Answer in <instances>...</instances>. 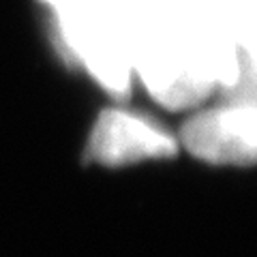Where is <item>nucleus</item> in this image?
<instances>
[{"instance_id":"obj_1","label":"nucleus","mask_w":257,"mask_h":257,"mask_svg":"<svg viewBox=\"0 0 257 257\" xmlns=\"http://www.w3.org/2000/svg\"><path fill=\"white\" fill-rule=\"evenodd\" d=\"M133 73L170 109L195 107L216 90L255 103V52L159 0H133Z\"/></svg>"},{"instance_id":"obj_2","label":"nucleus","mask_w":257,"mask_h":257,"mask_svg":"<svg viewBox=\"0 0 257 257\" xmlns=\"http://www.w3.org/2000/svg\"><path fill=\"white\" fill-rule=\"evenodd\" d=\"M67 50L114 96L133 79V0H43Z\"/></svg>"},{"instance_id":"obj_3","label":"nucleus","mask_w":257,"mask_h":257,"mask_svg":"<svg viewBox=\"0 0 257 257\" xmlns=\"http://www.w3.org/2000/svg\"><path fill=\"white\" fill-rule=\"evenodd\" d=\"M180 140L193 157L212 165H251L257 150L255 103L225 101L189 118Z\"/></svg>"},{"instance_id":"obj_4","label":"nucleus","mask_w":257,"mask_h":257,"mask_svg":"<svg viewBox=\"0 0 257 257\" xmlns=\"http://www.w3.org/2000/svg\"><path fill=\"white\" fill-rule=\"evenodd\" d=\"M178 144L165 128L124 109H105L90 133L88 155L107 167L170 159Z\"/></svg>"}]
</instances>
